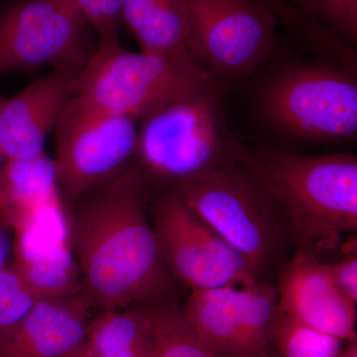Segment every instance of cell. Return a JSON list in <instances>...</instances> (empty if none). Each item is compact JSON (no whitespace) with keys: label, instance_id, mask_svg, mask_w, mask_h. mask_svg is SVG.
<instances>
[{"label":"cell","instance_id":"1","mask_svg":"<svg viewBox=\"0 0 357 357\" xmlns=\"http://www.w3.org/2000/svg\"><path fill=\"white\" fill-rule=\"evenodd\" d=\"M148 178L129 165L67 204L69 239L93 307L124 309L168 300L172 275L147 213Z\"/></svg>","mask_w":357,"mask_h":357},{"label":"cell","instance_id":"2","mask_svg":"<svg viewBox=\"0 0 357 357\" xmlns=\"http://www.w3.org/2000/svg\"><path fill=\"white\" fill-rule=\"evenodd\" d=\"M234 160L273 199L298 251H330L357 230V159L251 149L236 142Z\"/></svg>","mask_w":357,"mask_h":357},{"label":"cell","instance_id":"3","mask_svg":"<svg viewBox=\"0 0 357 357\" xmlns=\"http://www.w3.org/2000/svg\"><path fill=\"white\" fill-rule=\"evenodd\" d=\"M217 81L187 48L145 53L126 50L121 41L98 42L77 77L74 96L96 109L141 121Z\"/></svg>","mask_w":357,"mask_h":357},{"label":"cell","instance_id":"4","mask_svg":"<svg viewBox=\"0 0 357 357\" xmlns=\"http://www.w3.org/2000/svg\"><path fill=\"white\" fill-rule=\"evenodd\" d=\"M171 191L243 256L258 279L290 236L273 199L234 159L178 181Z\"/></svg>","mask_w":357,"mask_h":357},{"label":"cell","instance_id":"5","mask_svg":"<svg viewBox=\"0 0 357 357\" xmlns=\"http://www.w3.org/2000/svg\"><path fill=\"white\" fill-rule=\"evenodd\" d=\"M220 84L197 89L141 121L136 156L149 180L173 185L234 159Z\"/></svg>","mask_w":357,"mask_h":357},{"label":"cell","instance_id":"6","mask_svg":"<svg viewBox=\"0 0 357 357\" xmlns=\"http://www.w3.org/2000/svg\"><path fill=\"white\" fill-rule=\"evenodd\" d=\"M264 121L289 137L347 140L357 132V84L352 73L330 63L291 66L263 86Z\"/></svg>","mask_w":357,"mask_h":357},{"label":"cell","instance_id":"7","mask_svg":"<svg viewBox=\"0 0 357 357\" xmlns=\"http://www.w3.org/2000/svg\"><path fill=\"white\" fill-rule=\"evenodd\" d=\"M139 121L91 107L74 95L54 129V160L66 204L109 182L136 156Z\"/></svg>","mask_w":357,"mask_h":357},{"label":"cell","instance_id":"8","mask_svg":"<svg viewBox=\"0 0 357 357\" xmlns=\"http://www.w3.org/2000/svg\"><path fill=\"white\" fill-rule=\"evenodd\" d=\"M185 47L218 79L250 76L273 51L278 17L266 0H183Z\"/></svg>","mask_w":357,"mask_h":357},{"label":"cell","instance_id":"9","mask_svg":"<svg viewBox=\"0 0 357 357\" xmlns=\"http://www.w3.org/2000/svg\"><path fill=\"white\" fill-rule=\"evenodd\" d=\"M83 14L72 0H15L0 13V75L49 66L83 69Z\"/></svg>","mask_w":357,"mask_h":357},{"label":"cell","instance_id":"10","mask_svg":"<svg viewBox=\"0 0 357 357\" xmlns=\"http://www.w3.org/2000/svg\"><path fill=\"white\" fill-rule=\"evenodd\" d=\"M152 225L169 272L192 291L259 280L243 256L172 191L157 203Z\"/></svg>","mask_w":357,"mask_h":357},{"label":"cell","instance_id":"11","mask_svg":"<svg viewBox=\"0 0 357 357\" xmlns=\"http://www.w3.org/2000/svg\"><path fill=\"white\" fill-rule=\"evenodd\" d=\"M0 223L14 239L67 237V204L59 188L54 160L6 161L0 170Z\"/></svg>","mask_w":357,"mask_h":357},{"label":"cell","instance_id":"12","mask_svg":"<svg viewBox=\"0 0 357 357\" xmlns=\"http://www.w3.org/2000/svg\"><path fill=\"white\" fill-rule=\"evenodd\" d=\"M82 70L55 68L13 98H0V154L4 160H29L45 154L47 138L74 95Z\"/></svg>","mask_w":357,"mask_h":357},{"label":"cell","instance_id":"13","mask_svg":"<svg viewBox=\"0 0 357 357\" xmlns=\"http://www.w3.org/2000/svg\"><path fill=\"white\" fill-rule=\"evenodd\" d=\"M276 289L279 312L344 342L356 340V304L338 290L316 255L298 251Z\"/></svg>","mask_w":357,"mask_h":357},{"label":"cell","instance_id":"14","mask_svg":"<svg viewBox=\"0 0 357 357\" xmlns=\"http://www.w3.org/2000/svg\"><path fill=\"white\" fill-rule=\"evenodd\" d=\"M84 292L39 300L22 318L0 328V357H63L86 338L93 307Z\"/></svg>","mask_w":357,"mask_h":357},{"label":"cell","instance_id":"15","mask_svg":"<svg viewBox=\"0 0 357 357\" xmlns=\"http://www.w3.org/2000/svg\"><path fill=\"white\" fill-rule=\"evenodd\" d=\"M13 255L10 267L37 301L83 292L81 274L69 239H13Z\"/></svg>","mask_w":357,"mask_h":357},{"label":"cell","instance_id":"16","mask_svg":"<svg viewBox=\"0 0 357 357\" xmlns=\"http://www.w3.org/2000/svg\"><path fill=\"white\" fill-rule=\"evenodd\" d=\"M84 342L96 357H153L149 306L102 310L89 321Z\"/></svg>","mask_w":357,"mask_h":357},{"label":"cell","instance_id":"17","mask_svg":"<svg viewBox=\"0 0 357 357\" xmlns=\"http://www.w3.org/2000/svg\"><path fill=\"white\" fill-rule=\"evenodd\" d=\"M121 20L145 53H172L187 48L183 0H121Z\"/></svg>","mask_w":357,"mask_h":357},{"label":"cell","instance_id":"18","mask_svg":"<svg viewBox=\"0 0 357 357\" xmlns=\"http://www.w3.org/2000/svg\"><path fill=\"white\" fill-rule=\"evenodd\" d=\"M182 310L192 330L213 357H249L225 287L192 291Z\"/></svg>","mask_w":357,"mask_h":357},{"label":"cell","instance_id":"19","mask_svg":"<svg viewBox=\"0 0 357 357\" xmlns=\"http://www.w3.org/2000/svg\"><path fill=\"white\" fill-rule=\"evenodd\" d=\"M225 292L243 333L249 357H270L278 314L276 286L257 280L241 287H225Z\"/></svg>","mask_w":357,"mask_h":357},{"label":"cell","instance_id":"20","mask_svg":"<svg viewBox=\"0 0 357 357\" xmlns=\"http://www.w3.org/2000/svg\"><path fill=\"white\" fill-rule=\"evenodd\" d=\"M149 309L153 357H213L192 330L182 307L167 300Z\"/></svg>","mask_w":357,"mask_h":357},{"label":"cell","instance_id":"21","mask_svg":"<svg viewBox=\"0 0 357 357\" xmlns=\"http://www.w3.org/2000/svg\"><path fill=\"white\" fill-rule=\"evenodd\" d=\"M344 340L278 311L272 333V347L280 357H338Z\"/></svg>","mask_w":357,"mask_h":357},{"label":"cell","instance_id":"22","mask_svg":"<svg viewBox=\"0 0 357 357\" xmlns=\"http://www.w3.org/2000/svg\"><path fill=\"white\" fill-rule=\"evenodd\" d=\"M332 30L347 44L357 42V0H285Z\"/></svg>","mask_w":357,"mask_h":357},{"label":"cell","instance_id":"23","mask_svg":"<svg viewBox=\"0 0 357 357\" xmlns=\"http://www.w3.org/2000/svg\"><path fill=\"white\" fill-rule=\"evenodd\" d=\"M36 302L13 268H0V328L16 323Z\"/></svg>","mask_w":357,"mask_h":357},{"label":"cell","instance_id":"24","mask_svg":"<svg viewBox=\"0 0 357 357\" xmlns=\"http://www.w3.org/2000/svg\"><path fill=\"white\" fill-rule=\"evenodd\" d=\"M93 27L98 42L119 41L121 0H72Z\"/></svg>","mask_w":357,"mask_h":357},{"label":"cell","instance_id":"25","mask_svg":"<svg viewBox=\"0 0 357 357\" xmlns=\"http://www.w3.org/2000/svg\"><path fill=\"white\" fill-rule=\"evenodd\" d=\"M342 259L333 264H326V269L333 283L347 299L357 304V255L344 253Z\"/></svg>","mask_w":357,"mask_h":357},{"label":"cell","instance_id":"26","mask_svg":"<svg viewBox=\"0 0 357 357\" xmlns=\"http://www.w3.org/2000/svg\"><path fill=\"white\" fill-rule=\"evenodd\" d=\"M10 230L0 223V268L7 266V261L13 255V241Z\"/></svg>","mask_w":357,"mask_h":357},{"label":"cell","instance_id":"27","mask_svg":"<svg viewBox=\"0 0 357 357\" xmlns=\"http://www.w3.org/2000/svg\"><path fill=\"white\" fill-rule=\"evenodd\" d=\"M338 357H357V342L351 340L347 342V347H344L342 354Z\"/></svg>","mask_w":357,"mask_h":357},{"label":"cell","instance_id":"28","mask_svg":"<svg viewBox=\"0 0 357 357\" xmlns=\"http://www.w3.org/2000/svg\"><path fill=\"white\" fill-rule=\"evenodd\" d=\"M79 347H77L76 349H73L72 351H70L69 354H66V356L63 357H81V356H79Z\"/></svg>","mask_w":357,"mask_h":357},{"label":"cell","instance_id":"29","mask_svg":"<svg viewBox=\"0 0 357 357\" xmlns=\"http://www.w3.org/2000/svg\"><path fill=\"white\" fill-rule=\"evenodd\" d=\"M4 163V158L2 157V155L0 154V170H1V167L3 165Z\"/></svg>","mask_w":357,"mask_h":357}]
</instances>
